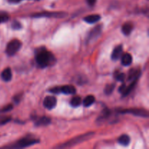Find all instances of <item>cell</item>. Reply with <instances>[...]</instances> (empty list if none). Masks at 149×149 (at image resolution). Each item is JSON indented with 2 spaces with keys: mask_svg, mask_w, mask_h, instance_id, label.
Masks as SVG:
<instances>
[{
  "mask_svg": "<svg viewBox=\"0 0 149 149\" xmlns=\"http://www.w3.org/2000/svg\"><path fill=\"white\" fill-rule=\"evenodd\" d=\"M51 120L49 118L47 117V116H42V117L39 118L36 120V122H35V125L36 126H45V125H47L50 123Z\"/></svg>",
  "mask_w": 149,
  "mask_h": 149,
  "instance_id": "obj_13",
  "label": "cell"
},
{
  "mask_svg": "<svg viewBox=\"0 0 149 149\" xmlns=\"http://www.w3.org/2000/svg\"><path fill=\"white\" fill-rule=\"evenodd\" d=\"M21 1V0H8V1L9 2H10V3H18V2H20V1Z\"/></svg>",
  "mask_w": 149,
  "mask_h": 149,
  "instance_id": "obj_28",
  "label": "cell"
},
{
  "mask_svg": "<svg viewBox=\"0 0 149 149\" xmlns=\"http://www.w3.org/2000/svg\"><path fill=\"white\" fill-rule=\"evenodd\" d=\"M140 74H141V71L139 69L137 68H134V69L130 70L129 74V77H128V79L132 80V81H135L137 80L139 77Z\"/></svg>",
  "mask_w": 149,
  "mask_h": 149,
  "instance_id": "obj_14",
  "label": "cell"
},
{
  "mask_svg": "<svg viewBox=\"0 0 149 149\" xmlns=\"http://www.w3.org/2000/svg\"><path fill=\"white\" fill-rule=\"evenodd\" d=\"M119 112L122 113H129V114L135 115V116H141V117H148V112L145 109H130L120 111Z\"/></svg>",
  "mask_w": 149,
  "mask_h": 149,
  "instance_id": "obj_7",
  "label": "cell"
},
{
  "mask_svg": "<svg viewBox=\"0 0 149 149\" xmlns=\"http://www.w3.org/2000/svg\"><path fill=\"white\" fill-rule=\"evenodd\" d=\"M87 1L90 5H94L95 3L96 2V0H87Z\"/></svg>",
  "mask_w": 149,
  "mask_h": 149,
  "instance_id": "obj_27",
  "label": "cell"
},
{
  "mask_svg": "<svg viewBox=\"0 0 149 149\" xmlns=\"http://www.w3.org/2000/svg\"><path fill=\"white\" fill-rule=\"evenodd\" d=\"M94 132H87V133L84 134V135H79V136L76 137V138H72V139L69 140L67 142L61 144L60 146H57L56 148H69V147L74 146L77 145V144L80 143L81 142H84V141H87V140L90 139L94 135Z\"/></svg>",
  "mask_w": 149,
  "mask_h": 149,
  "instance_id": "obj_2",
  "label": "cell"
},
{
  "mask_svg": "<svg viewBox=\"0 0 149 149\" xmlns=\"http://www.w3.org/2000/svg\"><path fill=\"white\" fill-rule=\"evenodd\" d=\"M100 19V16L99 15H90L84 18V20L88 23H95L98 21Z\"/></svg>",
  "mask_w": 149,
  "mask_h": 149,
  "instance_id": "obj_15",
  "label": "cell"
},
{
  "mask_svg": "<svg viewBox=\"0 0 149 149\" xmlns=\"http://www.w3.org/2000/svg\"><path fill=\"white\" fill-rule=\"evenodd\" d=\"M101 29L102 28L100 25V26H96L95 28H94V29L90 32V34H89V36H88L89 40H91V39L97 38V36L100 34V33H101Z\"/></svg>",
  "mask_w": 149,
  "mask_h": 149,
  "instance_id": "obj_10",
  "label": "cell"
},
{
  "mask_svg": "<svg viewBox=\"0 0 149 149\" xmlns=\"http://www.w3.org/2000/svg\"><path fill=\"white\" fill-rule=\"evenodd\" d=\"M57 103V100L55 97L52 96H47L45 98L43 102L44 106L47 109H52L55 107Z\"/></svg>",
  "mask_w": 149,
  "mask_h": 149,
  "instance_id": "obj_8",
  "label": "cell"
},
{
  "mask_svg": "<svg viewBox=\"0 0 149 149\" xmlns=\"http://www.w3.org/2000/svg\"><path fill=\"white\" fill-rule=\"evenodd\" d=\"M121 61H122V65H125V66H128V65L132 63V55L129 53H125L123 55L121 56Z\"/></svg>",
  "mask_w": 149,
  "mask_h": 149,
  "instance_id": "obj_11",
  "label": "cell"
},
{
  "mask_svg": "<svg viewBox=\"0 0 149 149\" xmlns=\"http://www.w3.org/2000/svg\"><path fill=\"white\" fill-rule=\"evenodd\" d=\"M66 13H50V12H42V13H35L32 15L33 17H63L66 16Z\"/></svg>",
  "mask_w": 149,
  "mask_h": 149,
  "instance_id": "obj_6",
  "label": "cell"
},
{
  "mask_svg": "<svg viewBox=\"0 0 149 149\" xmlns=\"http://www.w3.org/2000/svg\"><path fill=\"white\" fill-rule=\"evenodd\" d=\"M9 19L8 16L6 15H0V23H4L6 22Z\"/></svg>",
  "mask_w": 149,
  "mask_h": 149,
  "instance_id": "obj_25",
  "label": "cell"
},
{
  "mask_svg": "<svg viewBox=\"0 0 149 149\" xmlns=\"http://www.w3.org/2000/svg\"><path fill=\"white\" fill-rule=\"evenodd\" d=\"M12 27L14 29H20L21 28V25L17 21H14L13 23V24H12Z\"/></svg>",
  "mask_w": 149,
  "mask_h": 149,
  "instance_id": "obj_23",
  "label": "cell"
},
{
  "mask_svg": "<svg viewBox=\"0 0 149 149\" xmlns=\"http://www.w3.org/2000/svg\"><path fill=\"white\" fill-rule=\"evenodd\" d=\"M49 92L53 93H63L66 95H72L76 93V88L74 86L65 85L63 87H56L49 90Z\"/></svg>",
  "mask_w": 149,
  "mask_h": 149,
  "instance_id": "obj_5",
  "label": "cell"
},
{
  "mask_svg": "<svg viewBox=\"0 0 149 149\" xmlns=\"http://www.w3.org/2000/svg\"><path fill=\"white\" fill-rule=\"evenodd\" d=\"M122 52H123V47H122V45H119V46L116 47L113 49V52L111 54L112 60H113V61L119 60L122 55Z\"/></svg>",
  "mask_w": 149,
  "mask_h": 149,
  "instance_id": "obj_9",
  "label": "cell"
},
{
  "mask_svg": "<svg viewBox=\"0 0 149 149\" xmlns=\"http://www.w3.org/2000/svg\"><path fill=\"white\" fill-rule=\"evenodd\" d=\"M118 141L121 145L128 146L130 143V138L127 135H122L119 137Z\"/></svg>",
  "mask_w": 149,
  "mask_h": 149,
  "instance_id": "obj_17",
  "label": "cell"
},
{
  "mask_svg": "<svg viewBox=\"0 0 149 149\" xmlns=\"http://www.w3.org/2000/svg\"><path fill=\"white\" fill-rule=\"evenodd\" d=\"M11 118L10 117H4L0 120V125H4V124L7 123L8 122H10Z\"/></svg>",
  "mask_w": 149,
  "mask_h": 149,
  "instance_id": "obj_26",
  "label": "cell"
},
{
  "mask_svg": "<svg viewBox=\"0 0 149 149\" xmlns=\"http://www.w3.org/2000/svg\"><path fill=\"white\" fill-rule=\"evenodd\" d=\"M70 103H71V106H73V107H78V106H79L81 103V97H79V96L74 97L71 99Z\"/></svg>",
  "mask_w": 149,
  "mask_h": 149,
  "instance_id": "obj_20",
  "label": "cell"
},
{
  "mask_svg": "<svg viewBox=\"0 0 149 149\" xmlns=\"http://www.w3.org/2000/svg\"><path fill=\"white\" fill-rule=\"evenodd\" d=\"M20 47H21V42L18 39H13L7 45V48H6V53L9 56H13L18 52Z\"/></svg>",
  "mask_w": 149,
  "mask_h": 149,
  "instance_id": "obj_4",
  "label": "cell"
},
{
  "mask_svg": "<svg viewBox=\"0 0 149 149\" xmlns=\"http://www.w3.org/2000/svg\"><path fill=\"white\" fill-rule=\"evenodd\" d=\"M12 76H13V74H12L11 69L10 68H7L6 69H4L1 74V79L4 81H10L12 79Z\"/></svg>",
  "mask_w": 149,
  "mask_h": 149,
  "instance_id": "obj_12",
  "label": "cell"
},
{
  "mask_svg": "<svg viewBox=\"0 0 149 149\" xmlns=\"http://www.w3.org/2000/svg\"><path fill=\"white\" fill-rule=\"evenodd\" d=\"M136 81H137V80H135V81H132V82L131 83L130 85H129V86H128V87H126V86H125V89H124L123 91L122 92V95H123V96H126V95H127L128 94H130V93H131V91H132V89L134 88V87H135V84H136Z\"/></svg>",
  "mask_w": 149,
  "mask_h": 149,
  "instance_id": "obj_18",
  "label": "cell"
},
{
  "mask_svg": "<svg viewBox=\"0 0 149 149\" xmlns=\"http://www.w3.org/2000/svg\"><path fill=\"white\" fill-rule=\"evenodd\" d=\"M115 78H116V80H118V81H124L125 79V74H123V73H116L115 74Z\"/></svg>",
  "mask_w": 149,
  "mask_h": 149,
  "instance_id": "obj_22",
  "label": "cell"
},
{
  "mask_svg": "<svg viewBox=\"0 0 149 149\" xmlns=\"http://www.w3.org/2000/svg\"><path fill=\"white\" fill-rule=\"evenodd\" d=\"M39 142V140L33 139V138H24L20 139L15 143H14L12 146H5L4 148H26V147L31 146L32 145L38 143Z\"/></svg>",
  "mask_w": 149,
  "mask_h": 149,
  "instance_id": "obj_3",
  "label": "cell"
},
{
  "mask_svg": "<svg viewBox=\"0 0 149 149\" xmlns=\"http://www.w3.org/2000/svg\"><path fill=\"white\" fill-rule=\"evenodd\" d=\"M13 105H8V106H5L4 108H3L2 109H1V111H0V112H7V111H9L12 110L13 109Z\"/></svg>",
  "mask_w": 149,
  "mask_h": 149,
  "instance_id": "obj_24",
  "label": "cell"
},
{
  "mask_svg": "<svg viewBox=\"0 0 149 149\" xmlns=\"http://www.w3.org/2000/svg\"><path fill=\"white\" fill-rule=\"evenodd\" d=\"M133 29V26L131 23H126L122 26V31L125 35H130Z\"/></svg>",
  "mask_w": 149,
  "mask_h": 149,
  "instance_id": "obj_16",
  "label": "cell"
},
{
  "mask_svg": "<svg viewBox=\"0 0 149 149\" xmlns=\"http://www.w3.org/2000/svg\"><path fill=\"white\" fill-rule=\"evenodd\" d=\"M36 61L39 66L45 68L54 63L55 59L51 52H48L45 49H42L38 51L36 53Z\"/></svg>",
  "mask_w": 149,
  "mask_h": 149,
  "instance_id": "obj_1",
  "label": "cell"
},
{
  "mask_svg": "<svg viewBox=\"0 0 149 149\" xmlns=\"http://www.w3.org/2000/svg\"><path fill=\"white\" fill-rule=\"evenodd\" d=\"M95 100V97L93 95H88L84 98V101H83V104L85 107H89V106H92V105L94 103Z\"/></svg>",
  "mask_w": 149,
  "mask_h": 149,
  "instance_id": "obj_19",
  "label": "cell"
},
{
  "mask_svg": "<svg viewBox=\"0 0 149 149\" xmlns=\"http://www.w3.org/2000/svg\"><path fill=\"white\" fill-rule=\"evenodd\" d=\"M114 87H115L114 84H108V85L106 86V89H105V93H106V94H107V95L111 94V93L113 92Z\"/></svg>",
  "mask_w": 149,
  "mask_h": 149,
  "instance_id": "obj_21",
  "label": "cell"
}]
</instances>
